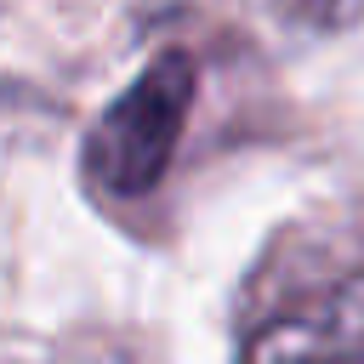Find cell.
Returning a JSON list of instances; mask_svg holds the SVG:
<instances>
[{
	"mask_svg": "<svg viewBox=\"0 0 364 364\" xmlns=\"http://www.w3.org/2000/svg\"><path fill=\"white\" fill-rule=\"evenodd\" d=\"M193 91H199V63L188 51H159L91 125L85 176L114 199H136L159 188V176L176 159L182 125L193 114Z\"/></svg>",
	"mask_w": 364,
	"mask_h": 364,
	"instance_id": "obj_1",
	"label": "cell"
},
{
	"mask_svg": "<svg viewBox=\"0 0 364 364\" xmlns=\"http://www.w3.org/2000/svg\"><path fill=\"white\" fill-rule=\"evenodd\" d=\"M239 364H364V273H347L267 318Z\"/></svg>",
	"mask_w": 364,
	"mask_h": 364,
	"instance_id": "obj_2",
	"label": "cell"
},
{
	"mask_svg": "<svg viewBox=\"0 0 364 364\" xmlns=\"http://www.w3.org/2000/svg\"><path fill=\"white\" fill-rule=\"evenodd\" d=\"M296 11L313 28H347V23L364 17V0H296Z\"/></svg>",
	"mask_w": 364,
	"mask_h": 364,
	"instance_id": "obj_3",
	"label": "cell"
}]
</instances>
